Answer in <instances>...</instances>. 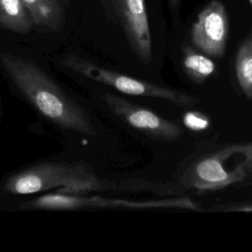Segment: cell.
I'll return each instance as SVG.
<instances>
[{"mask_svg":"<svg viewBox=\"0 0 252 252\" xmlns=\"http://www.w3.org/2000/svg\"><path fill=\"white\" fill-rule=\"evenodd\" d=\"M33 26L46 31L57 32L65 22L60 0H22Z\"/></svg>","mask_w":252,"mask_h":252,"instance_id":"obj_9","label":"cell"},{"mask_svg":"<svg viewBox=\"0 0 252 252\" xmlns=\"http://www.w3.org/2000/svg\"><path fill=\"white\" fill-rule=\"evenodd\" d=\"M213 210L215 211H225V212H243V213H252V201L240 204H231V205H222L221 207H216Z\"/></svg>","mask_w":252,"mask_h":252,"instance_id":"obj_14","label":"cell"},{"mask_svg":"<svg viewBox=\"0 0 252 252\" xmlns=\"http://www.w3.org/2000/svg\"><path fill=\"white\" fill-rule=\"evenodd\" d=\"M27 207L47 211H74L86 208H136L137 202L108 199L99 196L86 197L80 194H68L56 191L44 194L31 201Z\"/></svg>","mask_w":252,"mask_h":252,"instance_id":"obj_8","label":"cell"},{"mask_svg":"<svg viewBox=\"0 0 252 252\" xmlns=\"http://www.w3.org/2000/svg\"><path fill=\"white\" fill-rule=\"evenodd\" d=\"M249 2H250V4L252 5V0H249Z\"/></svg>","mask_w":252,"mask_h":252,"instance_id":"obj_17","label":"cell"},{"mask_svg":"<svg viewBox=\"0 0 252 252\" xmlns=\"http://www.w3.org/2000/svg\"><path fill=\"white\" fill-rule=\"evenodd\" d=\"M32 26L22 0H0V27L2 29L27 33Z\"/></svg>","mask_w":252,"mask_h":252,"instance_id":"obj_10","label":"cell"},{"mask_svg":"<svg viewBox=\"0 0 252 252\" xmlns=\"http://www.w3.org/2000/svg\"><path fill=\"white\" fill-rule=\"evenodd\" d=\"M115 187V183L99 178L85 162H43L8 177L3 191L12 195H31L56 189L61 193L82 195Z\"/></svg>","mask_w":252,"mask_h":252,"instance_id":"obj_2","label":"cell"},{"mask_svg":"<svg viewBox=\"0 0 252 252\" xmlns=\"http://www.w3.org/2000/svg\"><path fill=\"white\" fill-rule=\"evenodd\" d=\"M184 125L192 131H204L210 126V118L202 112L188 111L183 115Z\"/></svg>","mask_w":252,"mask_h":252,"instance_id":"obj_13","label":"cell"},{"mask_svg":"<svg viewBox=\"0 0 252 252\" xmlns=\"http://www.w3.org/2000/svg\"><path fill=\"white\" fill-rule=\"evenodd\" d=\"M62 3H64L65 5H67L69 3V0H60Z\"/></svg>","mask_w":252,"mask_h":252,"instance_id":"obj_16","label":"cell"},{"mask_svg":"<svg viewBox=\"0 0 252 252\" xmlns=\"http://www.w3.org/2000/svg\"><path fill=\"white\" fill-rule=\"evenodd\" d=\"M181 182L198 191H217L252 182V142L226 146L192 164Z\"/></svg>","mask_w":252,"mask_h":252,"instance_id":"obj_3","label":"cell"},{"mask_svg":"<svg viewBox=\"0 0 252 252\" xmlns=\"http://www.w3.org/2000/svg\"><path fill=\"white\" fill-rule=\"evenodd\" d=\"M182 65L185 74L196 83H203L216 71L215 62L191 48L184 50Z\"/></svg>","mask_w":252,"mask_h":252,"instance_id":"obj_12","label":"cell"},{"mask_svg":"<svg viewBox=\"0 0 252 252\" xmlns=\"http://www.w3.org/2000/svg\"><path fill=\"white\" fill-rule=\"evenodd\" d=\"M61 64L72 72L109 86L125 94L159 98L180 107H191L198 101L197 98L187 94L102 68L74 54L66 55Z\"/></svg>","mask_w":252,"mask_h":252,"instance_id":"obj_4","label":"cell"},{"mask_svg":"<svg viewBox=\"0 0 252 252\" xmlns=\"http://www.w3.org/2000/svg\"><path fill=\"white\" fill-rule=\"evenodd\" d=\"M103 99L115 115L148 137L172 141L178 139L182 134L181 128L177 124L121 96L105 94Z\"/></svg>","mask_w":252,"mask_h":252,"instance_id":"obj_5","label":"cell"},{"mask_svg":"<svg viewBox=\"0 0 252 252\" xmlns=\"http://www.w3.org/2000/svg\"><path fill=\"white\" fill-rule=\"evenodd\" d=\"M11 81L46 119L75 132L94 135V124L83 107L70 98L34 62L11 53H0Z\"/></svg>","mask_w":252,"mask_h":252,"instance_id":"obj_1","label":"cell"},{"mask_svg":"<svg viewBox=\"0 0 252 252\" xmlns=\"http://www.w3.org/2000/svg\"><path fill=\"white\" fill-rule=\"evenodd\" d=\"M168 2H169V4H170L171 8L176 9V8L178 7V4H179L180 0H168Z\"/></svg>","mask_w":252,"mask_h":252,"instance_id":"obj_15","label":"cell"},{"mask_svg":"<svg viewBox=\"0 0 252 252\" xmlns=\"http://www.w3.org/2000/svg\"><path fill=\"white\" fill-rule=\"evenodd\" d=\"M228 18L224 5L212 0L198 14L191 29L193 44L207 55L220 58L225 51Z\"/></svg>","mask_w":252,"mask_h":252,"instance_id":"obj_6","label":"cell"},{"mask_svg":"<svg viewBox=\"0 0 252 252\" xmlns=\"http://www.w3.org/2000/svg\"><path fill=\"white\" fill-rule=\"evenodd\" d=\"M128 41L144 63L152 59V39L145 0H111Z\"/></svg>","mask_w":252,"mask_h":252,"instance_id":"obj_7","label":"cell"},{"mask_svg":"<svg viewBox=\"0 0 252 252\" xmlns=\"http://www.w3.org/2000/svg\"><path fill=\"white\" fill-rule=\"evenodd\" d=\"M235 75L244 95L252 99V32L248 34L237 50Z\"/></svg>","mask_w":252,"mask_h":252,"instance_id":"obj_11","label":"cell"}]
</instances>
